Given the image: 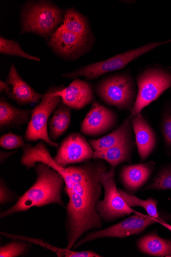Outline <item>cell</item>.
Listing matches in <instances>:
<instances>
[{
    "mask_svg": "<svg viewBox=\"0 0 171 257\" xmlns=\"http://www.w3.org/2000/svg\"><path fill=\"white\" fill-rule=\"evenodd\" d=\"M104 160L92 159L66 168L72 181L66 194L65 229L68 249H72L86 233L102 229V220L96 210L102 195V174L109 169Z\"/></svg>",
    "mask_w": 171,
    "mask_h": 257,
    "instance_id": "obj_1",
    "label": "cell"
},
{
    "mask_svg": "<svg viewBox=\"0 0 171 257\" xmlns=\"http://www.w3.org/2000/svg\"><path fill=\"white\" fill-rule=\"evenodd\" d=\"M95 41L88 18L70 7L65 10L63 24L46 43L60 59L75 61L89 53Z\"/></svg>",
    "mask_w": 171,
    "mask_h": 257,
    "instance_id": "obj_2",
    "label": "cell"
},
{
    "mask_svg": "<svg viewBox=\"0 0 171 257\" xmlns=\"http://www.w3.org/2000/svg\"><path fill=\"white\" fill-rule=\"evenodd\" d=\"M33 169L36 176L34 184L14 205L0 212V219L28 211L34 207L56 204L65 208L62 199L65 184L62 176L44 163H36Z\"/></svg>",
    "mask_w": 171,
    "mask_h": 257,
    "instance_id": "obj_3",
    "label": "cell"
},
{
    "mask_svg": "<svg viewBox=\"0 0 171 257\" xmlns=\"http://www.w3.org/2000/svg\"><path fill=\"white\" fill-rule=\"evenodd\" d=\"M65 10L50 0H29L19 12V36L31 33L47 41L63 24Z\"/></svg>",
    "mask_w": 171,
    "mask_h": 257,
    "instance_id": "obj_4",
    "label": "cell"
},
{
    "mask_svg": "<svg viewBox=\"0 0 171 257\" xmlns=\"http://www.w3.org/2000/svg\"><path fill=\"white\" fill-rule=\"evenodd\" d=\"M94 90L105 104L131 112L137 96V86L130 71L116 73L97 82Z\"/></svg>",
    "mask_w": 171,
    "mask_h": 257,
    "instance_id": "obj_5",
    "label": "cell"
},
{
    "mask_svg": "<svg viewBox=\"0 0 171 257\" xmlns=\"http://www.w3.org/2000/svg\"><path fill=\"white\" fill-rule=\"evenodd\" d=\"M136 82L137 96L130 117L141 112L171 88V69L158 65L146 68L138 75Z\"/></svg>",
    "mask_w": 171,
    "mask_h": 257,
    "instance_id": "obj_6",
    "label": "cell"
},
{
    "mask_svg": "<svg viewBox=\"0 0 171 257\" xmlns=\"http://www.w3.org/2000/svg\"><path fill=\"white\" fill-rule=\"evenodd\" d=\"M170 42L171 39L164 42L145 44L140 48L116 55L105 60L83 66L74 71L63 74L62 76L65 78L73 80L84 77L87 80H93L104 74L119 71L125 67L130 62L149 53L157 47Z\"/></svg>",
    "mask_w": 171,
    "mask_h": 257,
    "instance_id": "obj_7",
    "label": "cell"
},
{
    "mask_svg": "<svg viewBox=\"0 0 171 257\" xmlns=\"http://www.w3.org/2000/svg\"><path fill=\"white\" fill-rule=\"evenodd\" d=\"M61 86H53L49 88L43 94L40 103L32 109L31 119L24 138L26 142L35 143L40 140L53 148L59 147L49 135L48 122L51 115L62 102L60 97L52 95Z\"/></svg>",
    "mask_w": 171,
    "mask_h": 257,
    "instance_id": "obj_8",
    "label": "cell"
},
{
    "mask_svg": "<svg viewBox=\"0 0 171 257\" xmlns=\"http://www.w3.org/2000/svg\"><path fill=\"white\" fill-rule=\"evenodd\" d=\"M115 170V168L110 167L101 176L104 197L97 202L96 210L105 222H113L131 214H141L132 209L120 194L116 184Z\"/></svg>",
    "mask_w": 171,
    "mask_h": 257,
    "instance_id": "obj_9",
    "label": "cell"
},
{
    "mask_svg": "<svg viewBox=\"0 0 171 257\" xmlns=\"http://www.w3.org/2000/svg\"><path fill=\"white\" fill-rule=\"evenodd\" d=\"M158 222L171 230V226L163 221L142 214H135L126 219L104 229L89 232L80 239L73 246L72 250L96 239L105 238L123 239L129 236L139 234L150 225Z\"/></svg>",
    "mask_w": 171,
    "mask_h": 257,
    "instance_id": "obj_10",
    "label": "cell"
},
{
    "mask_svg": "<svg viewBox=\"0 0 171 257\" xmlns=\"http://www.w3.org/2000/svg\"><path fill=\"white\" fill-rule=\"evenodd\" d=\"M94 150L84 136L79 133L66 137L58 148L54 160L66 169L93 159Z\"/></svg>",
    "mask_w": 171,
    "mask_h": 257,
    "instance_id": "obj_11",
    "label": "cell"
},
{
    "mask_svg": "<svg viewBox=\"0 0 171 257\" xmlns=\"http://www.w3.org/2000/svg\"><path fill=\"white\" fill-rule=\"evenodd\" d=\"M118 123L117 113L94 99L81 124V132L87 136H100L114 129Z\"/></svg>",
    "mask_w": 171,
    "mask_h": 257,
    "instance_id": "obj_12",
    "label": "cell"
},
{
    "mask_svg": "<svg viewBox=\"0 0 171 257\" xmlns=\"http://www.w3.org/2000/svg\"><path fill=\"white\" fill-rule=\"evenodd\" d=\"M20 162L28 170L34 168L37 163H45L57 171L63 178L65 184L64 190L66 194L71 190L72 181L69 172L66 168L59 166L54 160L44 142L40 141L34 147L26 144L23 148Z\"/></svg>",
    "mask_w": 171,
    "mask_h": 257,
    "instance_id": "obj_13",
    "label": "cell"
},
{
    "mask_svg": "<svg viewBox=\"0 0 171 257\" xmlns=\"http://www.w3.org/2000/svg\"><path fill=\"white\" fill-rule=\"evenodd\" d=\"M94 91L91 83L77 78L67 87L61 85L52 95L60 97L62 102L71 109L80 110L93 102Z\"/></svg>",
    "mask_w": 171,
    "mask_h": 257,
    "instance_id": "obj_14",
    "label": "cell"
},
{
    "mask_svg": "<svg viewBox=\"0 0 171 257\" xmlns=\"http://www.w3.org/2000/svg\"><path fill=\"white\" fill-rule=\"evenodd\" d=\"M6 82L11 88L8 97L19 105H29L40 102L43 94L36 91L22 79L14 63L10 66Z\"/></svg>",
    "mask_w": 171,
    "mask_h": 257,
    "instance_id": "obj_15",
    "label": "cell"
},
{
    "mask_svg": "<svg viewBox=\"0 0 171 257\" xmlns=\"http://www.w3.org/2000/svg\"><path fill=\"white\" fill-rule=\"evenodd\" d=\"M130 118L135 135V143L139 156L141 161H144L148 158L155 147V133L141 112L131 116Z\"/></svg>",
    "mask_w": 171,
    "mask_h": 257,
    "instance_id": "obj_16",
    "label": "cell"
},
{
    "mask_svg": "<svg viewBox=\"0 0 171 257\" xmlns=\"http://www.w3.org/2000/svg\"><path fill=\"white\" fill-rule=\"evenodd\" d=\"M155 166L153 161L124 166L120 170V177L125 188L130 192L138 190L150 178Z\"/></svg>",
    "mask_w": 171,
    "mask_h": 257,
    "instance_id": "obj_17",
    "label": "cell"
},
{
    "mask_svg": "<svg viewBox=\"0 0 171 257\" xmlns=\"http://www.w3.org/2000/svg\"><path fill=\"white\" fill-rule=\"evenodd\" d=\"M32 109L25 110L15 107L3 96L0 98V130L17 128L29 124Z\"/></svg>",
    "mask_w": 171,
    "mask_h": 257,
    "instance_id": "obj_18",
    "label": "cell"
},
{
    "mask_svg": "<svg viewBox=\"0 0 171 257\" xmlns=\"http://www.w3.org/2000/svg\"><path fill=\"white\" fill-rule=\"evenodd\" d=\"M133 129L130 117L124 120L116 130L96 139L88 140L94 152L105 151L133 138Z\"/></svg>",
    "mask_w": 171,
    "mask_h": 257,
    "instance_id": "obj_19",
    "label": "cell"
},
{
    "mask_svg": "<svg viewBox=\"0 0 171 257\" xmlns=\"http://www.w3.org/2000/svg\"><path fill=\"white\" fill-rule=\"evenodd\" d=\"M133 146L134 142L133 138H132L105 151H94L93 159L104 160L108 163L110 167L115 168L121 163L131 162Z\"/></svg>",
    "mask_w": 171,
    "mask_h": 257,
    "instance_id": "obj_20",
    "label": "cell"
},
{
    "mask_svg": "<svg viewBox=\"0 0 171 257\" xmlns=\"http://www.w3.org/2000/svg\"><path fill=\"white\" fill-rule=\"evenodd\" d=\"M1 235L12 240H20L27 241L45 249L50 250L55 252L59 257H101L99 254L92 250H83L76 251L66 248H60L51 245L50 243L43 240L41 239L26 236L13 234L6 231H1Z\"/></svg>",
    "mask_w": 171,
    "mask_h": 257,
    "instance_id": "obj_21",
    "label": "cell"
},
{
    "mask_svg": "<svg viewBox=\"0 0 171 257\" xmlns=\"http://www.w3.org/2000/svg\"><path fill=\"white\" fill-rule=\"evenodd\" d=\"M71 108L62 102L57 107L48 122V133L56 142L68 130L71 119Z\"/></svg>",
    "mask_w": 171,
    "mask_h": 257,
    "instance_id": "obj_22",
    "label": "cell"
},
{
    "mask_svg": "<svg viewBox=\"0 0 171 257\" xmlns=\"http://www.w3.org/2000/svg\"><path fill=\"white\" fill-rule=\"evenodd\" d=\"M139 249L152 256L171 255V241L161 238L155 233H150L141 238L137 243Z\"/></svg>",
    "mask_w": 171,
    "mask_h": 257,
    "instance_id": "obj_23",
    "label": "cell"
},
{
    "mask_svg": "<svg viewBox=\"0 0 171 257\" xmlns=\"http://www.w3.org/2000/svg\"><path fill=\"white\" fill-rule=\"evenodd\" d=\"M118 191L122 197L130 207H141L145 210L149 216L161 220L157 211V203L154 199L149 198L147 200H143L124 190L118 189Z\"/></svg>",
    "mask_w": 171,
    "mask_h": 257,
    "instance_id": "obj_24",
    "label": "cell"
},
{
    "mask_svg": "<svg viewBox=\"0 0 171 257\" xmlns=\"http://www.w3.org/2000/svg\"><path fill=\"white\" fill-rule=\"evenodd\" d=\"M0 53L36 62H40L41 60L39 57L31 55L24 51L18 42L6 38L2 36L0 37Z\"/></svg>",
    "mask_w": 171,
    "mask_h": 257,
    "instance_id": "obj_25",
    "label": "cell"
},
{
    "mask_svg": "<svg viewBox=\"0 0 171 257\" xmlns=\"http://www.w3.org/2000/svg\"><path fill=\"white\" fill-rule=\"evenodd\" d=\"M32 243L24 240H13L0 246V257L26 256L30 252Z\"/></svg>",
    "mask_w": 171,
    "mask_h": 257,
    "instance_id": "obj_26",
    "label": "cell"
},
{
    "mask_svg": "<svg viewBox=\"0 0 171 257\" xmlns=\"http://www.w3.org/2000/svg\"><path fill=\"white\" fill-rule=\"evenodd\" d=\"M171 190V165L161 168L144 190Z\"/></svg>",
    "mask_w": 171,
    "mask_h": 257,
    "instance_id": "obj_27",
    "label": "cell"
},
{
    "mask_svg": "<svg viewBox=\"0 0 171 257\" xmlns=\"http://www.w3.org/2000/svg\"><path fill=\"white\" fill-rule=\"evenodd\" d=\"M160 130L165 147L171 151V105H167L162 113Z\"/></svg>",
    "mask_w": 171,
    "mask_h": 257,
    "instance_id": "obj_28",
    "label": "cell"
},
{
    "mask_svg": "<svg viewBox=\"0 0 171 257\" xmlns=\"http://www.w3.org/2000/svg\"><path fill=\"white\" fill-rule=\"evenodd\" d=\"M26 145L23 136L13 133L4 134L0 137V147L6 150H15L23 148Z\"/></svg>",
    "mask_w": 171,
    "mask_h": 257,
    "instance_id": "obj_29",
    "label": "cell"
},
{
    "mask_svg": "<svg viewBox=\"0 0 171 257\" xmlns=\"http://www.w3.org/2000/svg\"><path fill=\"white\" fill-rule=\"evenodd\" d=\"M19 197L9 188L4 178L0 179V205H6L15 201L17 202Z\"/></svg>",
    "mask_w": 171,
    "mask_h": 257,
    "instance_id": "obj_30",
    "label": "cell"
},
{
    "mask_svg": "<svg viewBox=\"0 0 171 257\" xmlns=\"http://www.w3.org/2000/svg\"><path fill=\"white\" fill-rule=\"evenodd\" d=\"M18 151L5 152L2 151L0 152V163L3 164L10 157L17 153Z\"/></svg>",
    "mask_w": 171,
    "mask_h": 257,
    "instance_id": "obj_31",
    "label": "cell"
},
{
    "mask_svg": "<svg viewBox=\"0 0 171 257\" xmlns=\"http://www.w3.org/2000/svg\"><path fill=\"white\" fill-rule=\"evenodd\" d=\"M11 91V88L9 85L3 80L0 81V92L5 93L8 96Z\"/></svg>",
    "mask_w": 171,
    "mask_h": 257,
    "instance_id": "obj_32",
    "label": "cell"
}]
</instances>
